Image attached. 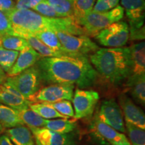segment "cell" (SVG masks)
I'll list each match as a JSON object with an SVG mask.
<instances>
[{
	"label": "cell",
	"instance_id": "6da1fadb",
	"mask_svg": "<svg viewBox=\"0 0 145 145\" xmlns=\"http://www.w3.org/2000/svg\"><path fill=\"white\" fill-rule=\"evenodd\" d=\"M41 81L47 84H65L81 89L93 87L98 75L87 56L63 55L41 57L36 63Z\"/></svg>",
	"mask_w": 145,
	"mask_h": 145
},
{
	"label": "cell",
	"instance_id": "7a4b0ae2",
	"mask_svg": "<svg viewBox=\"0 0 145 145\" xmlns=\"http://www.w3.org/2000/svg\"><path fill=\"white\" fill-rule=\"evenodd\" d=\"M5 14L12 24L14 36L22 38L42 30L61 31L72 35L86 34L82 27L72 18H48L30 9H13Z\"/></svg>",
	"mask_w": 145,
	"mask_h": 145
},
{
	"label": "cell",
	"instance_id": "3957f363",
	"mask_svg": "<svg viewBox=\"0 0 145 145\" xmlns=\"http://www.w3.org/2000/svg\"><path fill=\"white\" fill-rule=\"evenodd\" d=\"M89 61L97 75L110 84L124 82L130 74L131 59L128 47L99 48L91 54Z\"/></svg>",
	"mask_w": 145,
	"mask_h": 145
},
{
	"label": "cell",
	"instance_id": "277c9868",
	"mask_svg": "<svg viewBox=\"0 0 145 145\" xmlns=\"http://www.w3.org/2000/svg\"><path fill=\"white\" fill-rule=\"evenodd\" d=\"M124 15V9L118 5L108 12H90L78 24L82 27L86 35L95 37L103 29L120 21Z\"/></svg>",
	"mask_w": 145,
	"mask_h": 145
},
{
	"label": "cell",
	"instance_id": "5b68a950",
	"mask_svg": "<svg viewBox=\"0 0 145 145\" xmlns=\"http://www.w3.org/2000/svg\"><path fill=\"white\" fill-rule=\"evenodd\" d=\"M40 76L36 65L23 71L18 75L7 77L5 81L28 100L40 88Z\"/></svg>",
	"mask_w": 145,
	"mask_h": 145
},
{
	"label": "cell",
	"instance_id": "8992f818",
	"mask_svg": "<svg viewBox=\"0 0 145 145\" xmlns=\"http://www.w3.org/2000/svg\"><path fill=\"white\" fill-rule=\"evenodd\" d=\"M58 39L65 53L69 55H84L94 53L99 47L86 34L72 35L64 32L56 31Z\"/></svg>",
	"mask_w": 145,
	"mask_h": 145
},
{
	"label": "cell",
	"instance_id": "52a82bcc",
	"mask_svg": "<svg viewBox=\"0 0 145 145\" xmlns=\"http://www.w3.org/2000/svg\"><path fill=\"white\" fill-rule=\"evenodd\" d=\"M95 38L104 46L109 48L123 47L129 39V26L125 22H117L101 30Z\"/></svg>",
	"mask_w": 145,
	"mask_h": 145
},
{
	"label": "cell",
	"instance_id": "ba28073f",
	"mask_svg": "<svg viewBox=\"0 0 145 145\" xmlns=\"http://www.w3.org/2000/svg\"><path fill=\"white\" fill-rule=\"evenodd\" d=\"M74 86L65 84H50L40 89L28 101L32 103H53L63 100L71 101Z\"/></svg>",
	"mask_w": 145,
	"mask_h": 145
},
{
	"label": "cell",
	"instance_id": "9c48e42d",
	"mask_svg": "<svg viewBox=\"0 0 145 145\" xmlns=\"http://www.w3.org/2000/svg\"><path fill=\"white\" fill-rule=\"evenodd\" d=\"M99 99V93L92 89L77 88L72 96L75 119H82L93 113Z\"/></svg>",
	"mask_w": 145,
	"mask_h": 145
},
{
	"label": "cell",
	"instance_id": "30bf717a",
	"mask_svg": "<svg viewBox=\"0 0 145 145\" xmlns=\"http://www.w3.org/2000/svg\"><path fill=\"white\" fill-rule=\"evenodd\" d=\"M95 118L118 131L124 134L126 132L122 110L115 99L103 101Z\"/></svg>",
	"mask_w": 145,
	"mask_h": 145
},
{
	"label": "cell",
	"instance_id": "8fae6325",
	"mask_svg": "<svg viewBox=\"0 0 145 145\" xmlns=\"http://www.w3.org/2000/svg\"><path fill=\"white\" fill-rule=\"evenodd\" d=\"M93 137L105 145H131L125 134L114 129L95 118L91 126Z\"/></svg>",
	"mask_w": 145,
	"mask_h": 145
},
{
	"label": "cell",
	"instance_id": "7c38bea8",
	"mask_svg": "<svg viewBox=\"0 0 145 145\" xmlns=\"http://www.w3.org/2000/svg\"><path fill=\"white\" fill-rule=\"evenodd\" d=\"M36 145H75L76 138L71 132L59 134L42 127L31 128Z\"/></svg>",
	"mask_w": 145,
	"mask_h": 145
},
{
	"label": "cell",
	"instance_id": "4fadbf2b",
	"mask_svg": "<svg viewBox=\"0 0 145 145\" xmlns=\"http://www.w3.org/2000/svg\"><path fill=\"white\" fill-rule=\"evenodd\" d=\"M118 101L125 121L145 130V116L142 109L125 94L119 96Z\"/></svg>",
	"mask_w": 145,
	"mask_h": 145
},
{
	"label": "cell",
	"instance_id": "5bb4252c",
	"mask_svg": "<svg viewBox=\"0 0 145 145\" xmlns=\"http://www.w3.org/2000/svg\"><path fill=\"white\" fill-rule=\"evenodd\" d=\"M120 3L129 22V28H140L144 26V0H120Z\"/></svg>",
	"mask_w": 145,
	"mask_h": 145
},
{
	"label": "cell",
	"instance_id": "9a60e30c",
	"mask_svg": "<svg viewBox=\"0 0 145 145\" xmlns=\"http://www.w3.org/2000/svg\"><path fill=\"white\" fill-rule=\"evenodd\" d=\"M42 57L31 46H28L20 51L15 63L8 73V77H12L20 73L23 71L36 65Z\"/></svg>",
	"mask_w": 145,
	"mask_h": 145
},
{
	"label": "cell",
	"instance_id": "2e32d148",
	"mask_svg": "<svg viewBox=\"0 0 145 145\" xmlns=\"http://www.w3.org/2000/svg\"><path fill=\"white\" fill-rule=\"evenodd\" d=\"M0 103L20 110L29 108V101L8 85H0Z\"/></svg>",
	"mask_w": 145,
	"mask_h": 145
},
{
	"label": "cell",
	"instance_id": "e0dca14e",
	"mask_svg": "<svg viewBox=\"0 0 145 145\" xmlns=\"http://www.w3.org/2000/svg\"><path fill=\"white\" fill-rule=\"evenodd\" d=\"M131 59L130 74L128 78L145 75V43L140 42L129 47Z\"/></svg>",
	"mask_w": 145,
	"mask_h": 145
},
{
	"label": "cell",
	"instance_id": "ac0fdd59",
	"mask_svg": "<svg viewBox=\"0 0 145 145\" xmlns=\"http://www.w3.org/2000/svg\"><path fill=\"white\" fill-rule=\"evenodd\" d=\"M6 135L15 145H35L31 130L24 125L9 128L6 130Z\"/></svg>",
	"mask_w": 145,
	"mask_h": 145
},
{
	"label": "cell",
	"instance_id": "d6986e66",
	"mask_svg": "<svg viewBox=\"0 0 145 145\" xmlns=\"http://www.w3.org/2000/svg\"><path fill=\"white\" fill-rule=\"evenodd\" d=\"M126 86L136 102L144 106L145 105V75L137 77L128 78Z\"/></svg>",
	"mask_w": 145,
	"mask_h": 145
},
{
	"label": "cell",
	"instance_id": "ffe728a7",
	"mask_svg": "<svg viewBox=\"0 0 145 145\" xmlns=\"http://www.w3.org/2000/svg\"><path fill=\"white\" fill-rule=\"evenodd\" d=\"M0 124L3 128H12L24 126L18 110L0 103Z\"/></svg>",
	"mask_w": 145,
	"mask_h": 145
},
{
	"label": "cell",
	"instance_id": "44dd1931",
	"mask_svg": "<svg viewBox=\"0 0 145 145\" xmlns=\"http://www.w3.org/2000/svg\"><path fill=\"white\" fill-rule=\"evenodd\" d=\"M75 120H69V118L45 119L44 127L59 134H69L73 132L77 127Z\"/></svg>",
	"mask_w": 145,
	"mask_h": 145
},
{
	"label": "cell",
	"instance_id": "7402d4cb",
	"mask_svg": "<svg viewBox=\"0 0 145 145\" xmlns=\"http://www.w3.org/2000/svg\"><path fill=\"white\" fill-rule=\"evenodd\" d=\"M28 42V43L33 49L41 55L42 57H61L63 55H68L62 52L53 50L42 42L36 36L28 35L24 37Z\"/></svg>",
	"mask_w": 145,
	"mask_h": 145
},
{
	"label": "cell",
	"instance_id": "603a6c76",
	"mask_svg": "<svg viewBox=\"0 0 145 145\" xmlns=\"http://www.w3.org/2000/svg\"><path fill=\"white\" fill-rule=\"evenodd\" d=\"M29 108L46 120H52L57 118H69L58 112L49 105L44 103H32L29 104Z\"/></svg>",
	"mask_w": 145,
	"mask_h": 145
},
{
	"label": "cell",
	"instance_id": "cb8c5ba5",
	"mask_svg": "<svg viewBox=\"0 0 145 145\" xmlns=\"http://www.w3.org/2000/svg\"><path fill=\"white\" fill-rule=\"evenodd\" d=\"M0 46L5 49L20 52L30 45L24 38L13 35H3L0 36Z\"/></svg>",
	"mask_w": 145,
	"mask_h": 145
},
{
	"label": "cell",
	"instance_id": "d4e9b609",
	"mask_svg": "<svg viewBox=\"0 0 145 145\" xmlns=\"http://www.w3.org/2000/svg\"><path fill=\"white\" fill-rule=\"evenodd\" d=\"M18 112L24 124H26L30 129L44 127L45 119L36 114L30 108L18 110Z\"/></svg>",
	"mask_w": 145,
	"mask_h": 145
},
{
	"label": "cell",
	"instance_id": "484cf974",
	"mask_svg": "<svg viewBox=\"0 0 145 145\" xmlns=\"http://www.w3.org/2000/svg\"><path fill=\"white\" fill-rule=\"evenodd\" d=\"M32 36H36L42 42H43L45 45H46L47 46L52 48V49L65 53L64 50H63L62 45L60 42L59 39H58L57 34H56L54 31H52V30H42V31L36 32ZM68 55H69V54H68Z\"/></svg>",
	"mask_w": 145,
	"mask_h": 145
},
{
	"label": "cell",
	"instance_id": "4316f807",
	"mask_svg": "<svg viewBox=\"0 0 145 145\" xmlns=\"http://www.w3.org/2000/svg\"><path fill=\"white\" fill-rule=\"evenodd\" d=\"M96 0H74L73 18L77 24L93 10Z\"/></svg>",
	"mask_w": 145,
	"mask_h": 145
},
{
	"label": "cell",
	"instance_id": "83f0119b",
	"mask_svg": "<svg viewBox=\"0 0 145 145\" xmlns=\"http://www.w3.org/2000/svg\"><path fill=\"white\" fill-rule=\"evenodd\" d=\"M62 18H73V2L71 0H45Z\"/></svg>",
	"mask_w": 145,
	"mask_h": 145
},
{
	"label": "cell",
	"instance_id": "f1b7e54d",
	"mask_svg": "<svg viewBox=\"0 0 145 145\" xmlns=\"http://www.w3.org/2000/svg\"><path fill=\"white\" fill-rule=\"evenodd\" d=\"M19 51L5 49L0 46V67L5 73L12 68L19 55Z\"/></svg>",
	"mask_w": 145,
	"mask_h": 145
},
{
	"label": "cell",
	"instance_id": "f546056e",
	"mask_svg": "<svg viewBox=\"0 0 145 145\" xmlns=\"http://www.w3.org/2000/svg\"><path fill=\"white\" fill-rule=\"evenodd\" d=\"M125 128L131 145H145V131L135 125L125 122Z\"/></svg>",
	"mask_w": 145,
	"mask_h": 145
},
{
	"label": "cell",
	"instance_id": "4dcf8cb0",
	"mask_svg": "<svg viewBox=\"0 0 145 145\" xmlns=\"http://www.w3.org/2000/svg\"><path fill=\"white\" fill-rule=\"evenodd\" d=\"M55 109L58 112L68 118L74 117V110L71 101L69 100H63L53 103H44Z\"/></svg>",
	"mask_w": 145,
	"mask_h": 145
},
{
	"label": "cell",
	"instance_id": "1f68e13d",
	"mask_svg": "<svg viewBox=\"0 0 145 145\" xmlns=\"http://www.w3.org/2000/svg\"><path fill=\"white\" fill-rule=\"evenodd\" d=\"M34 12L43 16L48 18H62L59 14L54 11L45 0L40 2L32 9Z\"/></svg>",
	"mask_w": 145,
	"mask_h": 145
},
{
	"label": "cell",
	"instance_id": "d6a6232c",
	"mask_svg": "<svg viewBox=\"0 0 145 145\" xmlns=\"http://www.w3.org/2000/svg\"><path fill=\"white\" fill-rule=\"evenodd\" d=\"M120 0H97L92 12H108L118 5Z\"/></svg>",
	"mask_w": 145,
	"mask_h": 145
},
{
	"label": "cell",
	"instance_id": "836d02e7",
	"mask_svg": "<svg viewBox=\"0 0 145 145\" xmlns=\"http://www.w3.org/2000/svg\"><path fill=\"white\" fill-rule=\"evenodd\" d=\"M3 35L14 36V31L8 16L0 12V36Z\"/></svg>",
	"mask_w": 145,
	"mask_h": 145
},
{
	"label": "cell",
	"instance_id": "e575fe53",
	"mask_svg": "<svg viewBox=\"0 0 145 145\" xmlns=\"http://www.w3.org/2000/svg\"><path fill=\"white\" fill-rule=\"evenodd\" d=\"M144 26L140 28H129V39L132 40H142L144 39Z\"/></svg>",
	"mask_w": 145,
	"mask_h": 145
},
{
	"label": "cell",
	"instance_id": "d590c367",
	"mask_svg": "<svg viewBox=\"0 0 145 145\" xmlns=\"http://www.w3.org/2000/svg\"><path fill=\"white\" fill-rule=\"evenodd\" d=\"M16 2L14 0H0V12L6 13L15 8Z\"/></svg>",
	"mask_w": 145,
	"mask_h": 145
},
{
	"label": "cell",
	"instance_id": "8d00e7d4",
	"mask_svg": "<svg viewBox=\"0 0 145 145\" xmlns=\"http://www.w3.org/2000/svg\"><path fill=\"white\" fill-rule=\"evenodd\" d=\"M0 145H15L6 135H2L0 137Z\"/></svg>",
	"mask_w": 145,
	"mask_h": 145
},
{
	"label": "cell",
	"instance_id": "74e56055",
	"mask_svg": "<svg viewBox=\"0 0 145 145\" xmlns=\"http://www.w3.org/2000/svg\"><path fill=\"white\" fill-rule=\"evenodd\" d=\"M43 0H26L27 5H28V9L32 10L34 7H35L36 5L39 4L40 2L42 1Z\"/></svg>",
	"mask_w": 145,
	"mask_h": 145
},
{
	"label": "cell",
	"instance_id": "f35d334b",
	"mask_svg": "<svg viewBox=\"0 0 145 145\" xmlns=\"http://www.w3.org/2000/svg\"><path fill=\"white\" fill-rule=\"evenodd\" d=\"M7 79L6 73L3 71V70L0 67V85L3 84L5 83V80Z\"/></svg>",
	"mask_w": 145,
	"mask_h": 145
},
{
	"label": "cell",
	"instance_id": "ab89813d",
	"mask_svg": "<svg viewBox=\"0 0 145 145\" xmlns=\"http://www.w3.org/2000/svg\"><path fill=\"white\" fill-rule=\"evenodd\" d=\"M2 130H3V127H2V126H1V124H0V132L2 131Z\"/></svg>",
	"mask_w": 145,
	"mask_h": 145
},
{
	"label": "cell",
	"instance_id": "60d3db41",
	"mask_svg": "<svg viewBox=\"0 0 145 145\" xmlns=\"http://www.w3.org/2000/svg\"><path fill=\"white\" fill-rule=\"evenodd\" d=\"M71 1H72V2H73V1H74V0H71Z\"/></svg>",
	"mask_w": 145,
	"mask_h": 145
}]
</instances>
